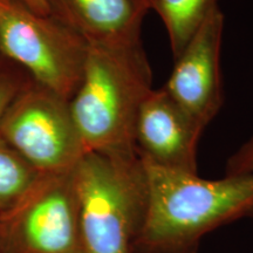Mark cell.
Returning <instances> with one entry per match:
<instances>
[{
	"mask_svg": "<svg viewBox=\"0 0 253 253\" xmlns=\"http://www.w3.org/2000/svg\"><path fill=\"white\" fill-rule=\"evenodd\" d=\"M142 162L149 203L134 253H198L208 233L253 216V173L205 179Z\"/></svg>",
	"mask_w": 253,
	"mask_h": 253,
	"instance_id": "obj_1",
	"label": "cell"
},
{
	"mask_svg": "<svg viewBox=\"0 0 253 253\" xmlns=\"http://www.w3.org/2000/svg\"><path fill=\"white\" fill-rule=\"evenodd\" d=\"M153 89V71L141 40L89 46L80 84L69 101L87 153L136 150V120Z\"/></svg>",
	"mask_w": 253,
	"mask_h": 253,
	"instance_id": "obj_2",
	"label": "cell"
},
{
	"mask_svg": "<svg viewBox=\"0 0 253 253\" xmlns=\"http://www.w3.org/2000/svg\"><path fill=\"white\" fill-rule=\"evenodd\" d=\"M81 253H134L149 203L136 150L88 151L74 168Z\"/></svg>",
	"mask_w": 253,
	"mask_h": 253,
	"instance_id": "obj_3",
	"label": "cell"
},
{
	"mask_svg": "<svg viewBox=\"0 0 253 253\" xmlns=\"http://www.w3.org/2000/svg\"><path fill=\"white\" fill-rule=\"evenodd\" d=\"M88 49L86 41L52 15L0 0V52L69 101L80 84Z\"/></svg>",
	"mask_w": 253,
	"mask_h": 253,
	"instance_id": "obj_4",
	"label": "cell"
},
{
	"mask_svg": "<svg viewBox=\"0 0 253 253\" xmlns=\"http://www.w3.org/2000/svg\"><path fill=\"white\" fill-rule=\"evenodd\" d=\"M0 135L41 173L71 171L87 153L69 100L34 80L0 120Z\"/></svg>",
	"mask_w": 253,
	"mask_h": 253,
	"instance_id": "obj_5",
	"label": "cell"
},
{
	"mask_svg": "<svg viewBox=\"0 0 253 253\" xmlns=\"http://www.w3.org/2000/svg\"><path fill=\"white\" fill-rule=\"evenodd\" d=\"M0 253H81L74 169L42 173L0 214Z\"/></svg>",
	"mask_w": 253,
	"mask_h": 253,
	"instance_id": "obj_6",
	"label": "cell"
},
{
	"mask_svg": "<svg viewBox=\"0 0 253 253\" xmlns=\"http://www.w3.org/2000/svg\"><path fill=\"white\" fill-rule=\"evenodd\" d=\"M225 17L219 6L175 59L168 93L207 128L224 102L220 55Z\"/></svg>",
	"mask_w": 253,
	"mask_h": 253,
	"instance_id": "obj_7",
	"label": "cell"
},
{
	"mask_svg": "<svg viewBox=\"0 0 253 253\" xmlns=\"http://www.w3.org/2000/svg\"><path fill=\"white\" fill-rule=\"evenodd\" d=\"M205 126L164 87L153 89L142 104L134 131L137 154L164 169L197 173V151Z\"/></svg>",
	"mask_w": 253,
	"mask_h": 253,
	"instance_id": "obj_8",
	"label": "cell"
},
{
	"mask_svg": "<svg viewBox=\"0 0 253 253\" xmlns=\"http://www.w3.org/2000/svg\"><path fill=\"white\" fill-rule=\"evenodd\" d=\"M48 13L88 46H115L141 40L148 9L137 0H47Z\"/></svg>",
	"mask_w": 253,
	"mask_h": 253,
	"instance_id": "obj_9",
	"label": "cell"
},
{
	"mask_svg": "<svg viewBox=\"0 0 253 253\" xmlns=\"http://www.w3.org/2000/svg\"><path fill=\"white\" fill-rule=\"evenodd\" d=\"M216 7L218 0H153L150 9H154L164 23L173 59L181 54Z\"/></svg>",
	"mask_w": 253,
	"mask_h": 253,
	"instance_id": "obj_10",
	"label": "cell"
},
{
	"mask_svg": "<svg viewBox=\"0 0 253 253\" xmlns=\"http://www.w3.org/2000/svg\"><path fill=\"white\" fill-rule=\"evenodd\" d=\"M41 175L0 135V214L11 210Z\"/></svg>",
	"mask_w": 253,
	"mask_h": 253,
	"instance_id": "obj_11",
	"label": "cell"
},
{
	"mask_svg": "<svg viewBox=\"0 0 253 253\" xmlns=\"http://www.w3.org/2000/svg\"><path fill=\"white\" fill-rule=\"evenodd\" d=\"M32 81L27 71L0 52V120Z\"/></svg>",
	"mask_w": 253,
	"mask_h": 253,
	"instance_id": "obj_12",
	"label": "cell"
},
{
	"mask_svg": "<svg viewBox=\"0 0 253 253\" xmlns=\"http://www.w3.org/2000/svg\"><path fill=\"white\" fill-rule=\"evenodd\" d=\"M253 173V135L227 160L225 175Z\"/></svg>",
	"mask_w": 253,
	"mask_h": 253,
	"instance_id": "obj_13",
	"label": "cell"
},
{
	"mask_svg": "<svg viewBox=\"0 0 253 253\" xmlns=\"http://www.w3.org/2000/svg\"><path fill=\"white\" fill-rule=\"evenodd\" d=\"M15 1L20 2L41 15H48V6H47V0H15Z\"/></svg>",
	"mask_w": 253,
	"mask_h": 253,
	"instance_id": "obj_14",
	"label": "cell"
},
{
	"mask_svg": "<svg viewBox=\"0 0 253 253\" xmlns=\"http://www.w3.org/2000/svg\"><path fill=\"white\" fill-rule=\"evenodd\" d=\"M137 1L140 2V4L143 5L144 7L147 8L148 11H149L150 7H151V2H153V0H137Z\"/></svg>",
	"mask_w": 253,
	"mask_h": 253,
	"instance_id": "obj_15",
	"label": "cell"
}]
</instances>
